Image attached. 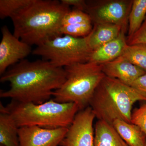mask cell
<instances>
[{
  "instance_id": "cell-17",
  "label": "cell",
  "mask_w": 146,
  "mask_h": 146,
  "mask_svg": "<svg viewBox=\"0 0 146 146\" xmlns=\"http://www.w3.org/2000/svg\"><path fill=\"white\" fill-rule=\"evenodd\" d=\"M146 16V0H133L128 19L127 37L132 36L141 28Z\"/></svg>"
},
{
  "instance_id": "cell-26",
  "label": "cell",
  "mask_w": 146,
  "mask_h": 146,
  "mask_svg": "<svg viewBox=\"0 0 146 146\" xmlns=\"http://www.w3.org/2000/svg\"><path fill=\"white\" fill-rule=\"evenodd\" d=\"M0 146H5L3 145H1V144H0Z\"/></svg>"
},
{
  "instance_id": "cell-7",
  "label": "cell",
  "mask_w": 146,
  "mask_h": 146,
  "mask_svg": "<svg viewBox=\"0 0 146 146\" xmlns=\"http://www.w3.org/2000/svg\"><path fill=\"white\" fill-rule=\"evenodd\" d=\"M133 0L86 1L85 12L95 24H112L127 31L128 19Z\"/></svg>"
},
{
  "instance_id": "cell-13",
  "label": "cell",
  "mask_w": 146,
  "mask_h": 146,
  "mask_svg": "<svg viewBox=\"0 0 146 146\" xmlns=\"http://www.w3.org/2000/svg\"><path fill=\"white\" fill-rule=\"evenodd\" d=\"M94 146H129L112 125L98 120L95 126Z\"/></svg>"
},
{
  "instance_id": "cell-5",
  "label": "cell",
  "mask_w": 146,
  "mask_h": 146,
  "mask_svg": "<svg viewBox=\"0 0 146 146\" xmlns=\"http://www.w3.org/2000/svg\"><path fill=\"white\" fill-rule=\"evenodd\" d=\"M65 81L53 94L58 102L74 103L80 110L89 106L94 92L105 76L101 65L92 62L79 63L64 68Z\"/></svg>"
},
{
  "instance_id": "cell-19",
  "label": "cell",
  "mask_w": 146,
  "mask_h": 146,
  "mask_svg": "<svg viewBox=\"0 0 146 146\" xmlns=\"http://www.w3.org/2000/svg\"><path fill=\"white\" fill-rule=\"evenodd\" d=\"M33 0H0V18H12L27 7Z\"/></svg>"
},
{
  "instance_id": "cell-9",
  "label": "cell",
  "mask_w": 146,
  "mask_h": 146,
  "mask_svg": "<svg viewBox=\"0 0 146 146\" xmlns=\"http://www.w3.org/2000/svg\"><path fill=\"white\" fill-rule=\"evenodd\" d=\"M0 43V75L9 67L19 63L32 53L31 46L21 41L11 33L6 26L1 28Z\"/></svg>"
},
{
  "instance_id": "cell-23",
  "label": "cell",
  "mask_w": 146,
  "mask_h": 146,
  "mask_svg": "<svg viewBox=\"0 0 146 146\" xmlns=\"http://www.w3.org/2000/svg\"><path fill=\"white\" fill-rule=\"evenodd\" d=\"M127 44L132 45L146 44V16L141 28L132 36L127 37Z\"/></svg>"
},
{
  "instance_id": "cell-1",
  "label": "cell",
  "mask_w": 146,
  "mask_h": 146,
  "mask_svg": "<svg viewBox=\"0 0 146 146\" xmlns=\"http://www.w3.org/2000/svg\"><path fill=\"white\" fill-rule=\"evenodd\" d=\"M1 76V82L10 84L8 90H1V98L41 104L61 87L66 79V72L64 68L56 67L48 60L25 59Z\"/></svg>"
},
{
  "instance_id": "cell-14",
  "label": "cell",
  "mask_w": 146,
  "mask_h": 146,
  "mask_svg": "<svg viewBox=\"0 0 146 146\" xmlns=\"http://www.w3.org/2000/svg\"><path fill=\"white\" fill-rule=\"evenodd\" d=\"M122 31L121 27L115 24H95L89 34V45L94 50L117 38Z\"/></svg>"
},
{
  "instance_id": "cell-12",
  "label": "cell",
  "mask_w": 146,
  "mask_h": 146,
  "mask_svg": "<svg viewBox=\"0 0 146 146\" xmlns=\"http://www.w3.org/2000/svg\"><path fill=\"white\" fill-rule=\"evenodd\" d=\"M125 34L122 31L117 38L93 50L89 62L102 65L120 57L127 45Z\"/></svg>"
},
{
  "instance_id": "cell-10",
  "label": "cell",
  "mask_w": 146,
  "mask_h": 146,
  "mask_svg": "<svg viewBox=\"0 0 146 146\" xmlns=\"http://www.w3.org/2000/svg\"><path fill=\"white\" fill-rule=\"evenodd\" d=\"M68 128L47 129L37 126L19 128L20 146H58L65 138Z\"/></svg>"
},
{
  "instance_id": "cell-3",
  "label": "cell",
  "mask_w": 146,
  "mask_h": 146,
  "mask_svg": "<svg viewBox=\"0 0 146 146\" xmlns=\"http://www.w3.org/2000/svg\"><path fill=\"white\" fill-rule=\"evenodd\" d=\"M0 110L10 115L19 128L37 126L55 129L69 127L80 110L74 103H61L53 99L41 104L11 100L6 106L1 103Z\"/></svg>"
},
{
  "instance_id": "cell-18",
  "label": "cell",
  "mask_w": 146,
  "mask_h": 146,
  "mask_svg": "<svg viewBox=\"0 0 146 146\" xmlns=\"http://www.w3.org/2000/svg\"><path fill=\"white\" fill-rule=\"evenodd\" d=\"M121 56L146 72V44H127Z\"/></svg>"
},
{
  "instance_id": "cell-24",
  "label": "cell",
  "mask_w": 146,
  "mask_h": 146,
  "mask_svg": "<svg viewBox=\"0 0 146 146\" xmlns=\"http://www.w3.org/2000/svg\"><path fill=\"white\" fill-rule=\"evenodd\" d=\"M130 86L146 100V73L136 79Z\"/></svg>"
},
{
  "instance_id": "cell-6",
  "label": "cell",
  "mask_w": 146,
  "mask_h": 146,
  "mask_svg": "<svg viewBox=\"0 0 146 146\" xmlns=\"http://www.w3.org/2000/svg\"><path fill=\"white\" fill-rule=\"evenodd\" d=\"M89 35L82 37L57 36L36 46L32 54L59 68L86 63L93 51L89 45Z\"/></svg>"
},
{
  "instance_id": "cell-8",
  "label": "cell",
  "mask_w": 146,
  "mask_h": 146,
  "mask_svg": "<svg viewBox=\"0 0 146 146\" xmlns=\"http://www.w3.org/2000/svg\"><path fill=\"white\" fill-rule=\"evenodd\" d=\"M96 115L90 106L79 110L68 132L60 143L61 146H94L95 130L93 123Z\"/></svg>"
},
{
  "instance_id": "cell-21",
  "label": "cell",
  "mask_w": 146,
  "mask_h": 146,
  "mask_svg": "<svg viewBox=\"0 0 146 146\" xmlns=\"http://www.w3.org/2000/svg\"><path fill=\"white\" fill-rule=\"evenodd\" d=\"M92 23L91 18L84 11L78 9L71 10L62 19L61 26L82 23Z\"/></svg>"
},
{
  "instance_id": "cell-22",
  "label": "cell",
  "mask_w": 146,
  "mask_h": 146,
  "mask_svg": "<svg viewBox=\"0 0 146 146\" xmlns=\"http://www.w3.org/2000/svg\"><path fill=\"white\" fill-rule=\"evenodd\" d=\"M131 122L139 127L146 135V104L132 111Z\"/></svg>"
},
{
  "instance_id": "cell-15",
  "label": "cell",
  "mask_w": 146,
  "mask_h": 146,
  "mask_svg": "<svg viewBox=\"0 0 146 146\" xmlns=\"http://www.w3.org/2000/svg\"><path fill=\"white\" fill-rule=\"evenodd\" d=\"M112 125L129 146H143L146 144L145 133L136 125L117 119L113 122Z\"/></svg>"
},
{
  "instance_id": "cell-4",
  "label": "cell",
  "mask_w": 146,
  "mask_h": 146,
  "mask_svg": "<svg viewBox=\"0 0 146 146\" xmlns=\"http://www.w3.org/2000/svg\"><path fill=\"white\" fill-rule=\"evenodd\" d=\"M146 99L131 86L105 76L89 103L99 120L112 125L117 119L131 122L133 105Z\"/></svg>"
},
{
  "instance_id": "cell-20",
  "label": "cell",
  "mask_w": 146,
  "mask_h": 146,
  "mask_svg": "<svg viewBox=\"0 0 146 146\" xmlns=\"http://www.w3.org/2000/svg\"><path fill=\"white\" fill-rule=\"evenodd\" d=\"M92 23H82L62 26L60 33L63 35H68L76 37L88 36L93 30Z\"/></svg>"
},
{
  "instance_id": "cell-2",
  "label": "cell",
  "mask_w": 146,
  "mask_h": 146,
  "mask_svg": "<svg viewBox=\"0 0 146 146\" xmlns=\"http://www.w3.org/2000/svg\"><path fill=\"white\" fill-rule=\"evenodd\" d=\"M71 9L58 0H33L11 18L13 35L30 46H36L57 37L64 16Z\"/></svg>"
},
{
  "instance_id": "cell-27",
  "label": "cell",
  "mask_w": 146,
  "mask_h": 146,
  "mask_svg": "<svg viewBox=\"0 0 146 146\" xmlns=\"http://www.w3.org/2000/svg\"><path fill=\"white\" fill-rule=\"evenodd\" d=\"M146 146V144H145V145H144V146Z\"/></svg>"
},
{
  "instance_id": "cell-11",
  "label": "cell",
  "mask_w": 146,
  "mask_h": 146,
  "mask_svg": "<svg viewBox=\"0 0 146 146\" xmlns=\"http://www.w3.org/2000/svg\"><path fill=\"white\" fill-rule=\"evenodd\" d=\"M101 65L106 76L117 79L129 86L136 79L146 73L142 68L133 65L121 56Z\"/></svg>"
},
{
  "instance_id": "cell-25",
  "label": "cell",
  "mask_w": 146,
  "mask_h": 146,
  "mask_svg": "<svg viewBox=\"0 0 146 146\" xmlns=\"http://www.w3.org/2000/svg\"><path fill=\"white\" fill-rule=\"evenodd\" d=\"M61 2L68 6H73L74 9L82 11L85 12L87 3L84 0H61Z\"/></svg>"
},
{
  "instance_id": "cell-16",
  "label": "cell",
  "mask_w": 146,
  "mask_h": 146,
  "mask_svg": "<svg viewBox=\"0 0 146 146\" xmlns=\"http://www.w3.org/2000/svg\"><path fill=\"white\" fill-rule=\"evenodd\" d=\"M18 129L10 115L0 110V144L5 146H20Z\"/></svg>"
}]
</instances>
